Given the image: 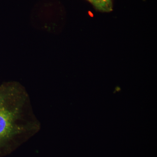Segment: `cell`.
<instances>
[{"label": "cell", "instance_id": "1", "mask_svg": "<svg viewBox=\"0 0 157 157\" xmlns=\"http://www.w3.org/2000/svg\"><path fill=\"white\" fill-rule=\"evenodd\" d=\"M28 101L26 92L18 83L0 85V152L15 137L38 129L36 122L25 118Z\"/></svg>", "mask_w": 157, "mask_h": 157}, {"label": "cell", "instance_id": "2", "mask_svg": "<svg viewBox=\"0 0 157 157\" xmlns=\"http://www.w3.org/2000/svg\"><path fill=\"white\" fill-rule=\"evenodd\" d=\"M87 1L91 3L96 9L100 11H107V12L110 11V10L107 8V6H105L103 3H101L98 0H87Z\"/></svg>", "mask_w": 157, "mask_h": 157}, {"label": "cell", "instance_id": "3", "mask_svg": "<svg viewBox=\"0 0 157 157\" xmlns=\"http://www.w3.org/2000/svg\"><path fill=\"white\" fill-rule=\"evenodd\" d=\"M98 1H100L101 3H103L105 6H107V8H108L110 11L112 10V4L111 0H98Z\"/></svg>", "mask_w": 157, "mask_h": 157}]
</instances>
